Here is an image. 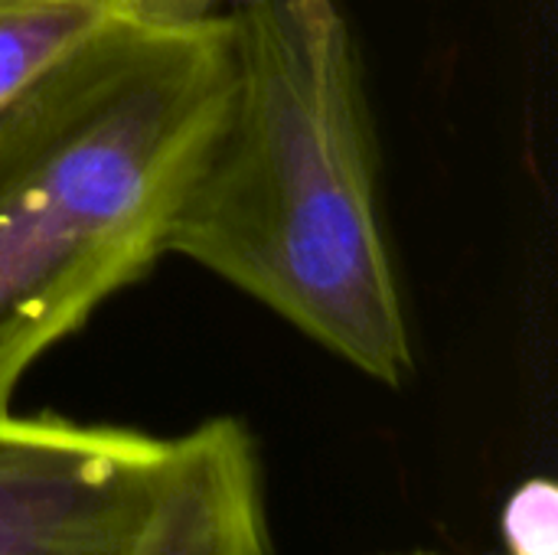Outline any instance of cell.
Segmentation results:
<instances>
[{
	"label": "cell",
	"instance_id": "4",
	"mask_svg": "<svg viewBox=\"0 0 558 555\" xmlns=\"http://www.w3.org/2000/svg\"><path fill=\"white\" fill-rule=\"evenodd\" d=\"M258 461L235 419L170 438L167 481L134 555H271Z\"/></svg>",
	"mask_w": 558,
	"mask_h": 555
},
{
	"label": "cell",
	"instance_id": "5",
	"mask_svg": "<svg viewBox=\"0 0 558 555\" xmlns=\"http://www.w3.org/2000/svg\"><path fill=\"white\" fill-rule=\"evenodd\" d=\"M128 0H0V105L82 39L124 16Z\"/></svg>",
	"mask_w": 558,
	"mask_h": 555
},
{
	"label": "cell",
	"instance_id": "8",
	"mask_svg": "<svg viewBox=\"0 0 558 555\" xmlns=\"http://www.w3.org/2000/svg\"><path fill=\"white\" fill-rule=\"evenodd\" d=\"M389 555H438V553H425V550H412V553H389Z\"/></svg>",
	"mask_w": 558,
	"mask_h": 555
},
{
	"label": "cell",
	"instance_id": "7",
	"mask_svg": "<svg viewBox=\"0 0 558 555\" xmlns=\"http://www.w3.org/2000/svg\"><path fill=\"white\" fill-rule=\"evenodd\" d=\"M219 0H128L124 16L141 23H196L213 16Z\"/></svg>",
	"mask_w": 558,
	"mask_h": 555
},
{
	"label": "cell",
	"instance_id": "1",
	"mask_svg": "<svg viewBox=\"0 0 558 555\" xmlns=\"http://www.w3.org/2000/svg\"><path fill=\"white\" fill-rule=\"evenodd\" d=\"M229 82L163 252L222 275L376 383L412 334L376 200V141L337 0H232Z\"/></svg>",
	"mask_w": 558,
	"mask_h": 555
},
{
	"label": "cell",
	"instance_id": "6",
	"mask_svg": "<svg viewBox=\"0 0 558 555\" xmlns=\"http://www.w3.org/2000/svg\"><path fill=\"white\" fill-rule=\"evenodd\" d=\"M556 491L553 484H526L507 507L504 530L520 555H556Z\"/></svg>",
	"mask_w": 558,
	"mask_h": 555
},
{
	"label": "cell",
	"instance_id": "2",
	"mask_svg": "<svg viewBox=\"0 0 558 555\" xmlns=\"http://www.w3.org/2000/svg\"><path fill=\"white\" fill-rule=\"evenodd\" d=\"M229 82L226 29L118 16L0 105V415L163 255Z\"/></svg>",
	"mask_w": 558,
	"mask_h": 555
},
{
	"label": "cell",
	"instance_id": "3",
	"mask_svg": "<svg viewBox=\"0 0 558 555\" xmlns=\"http://www.w3.org/2000/svg\"><path fill=\"white\" fill-rule=\"evenodd\" d=\"M170 438L59 415H0V555H134Z\"/></svg>",
	"mask_w": 558,
	"mask_h": 555
}]
</instances>
